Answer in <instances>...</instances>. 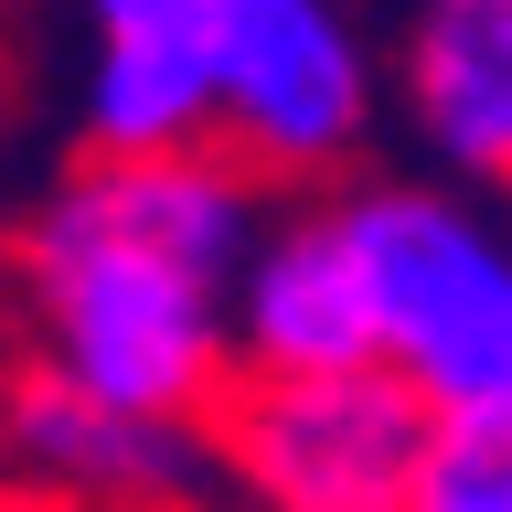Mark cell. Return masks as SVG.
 I'll list each match as a JSON object with an SVG mask.
<instances>
[{
	"label": "cell",
	"instance_id": "6",
	"mask_svg": "<svg viewBox=\"0 0 512 512\" xmlns=\"http://www.w3.org/2000/svg\"><path fill=\"white\" fill-rule=\"evenodd\" d=\"M331 363H374V320L331 203H299L256 224V246L224 278V374H331Z\"/></svg>",
	"mask_w": 512,
	"mask_h": 512
},
{
	"label": "cell",
	"instance_id": "12",
	"mask_svg": "<svg viewBox=\"0 0 512 512\" xmlns=\"http://www.w3.org/2000/svg\"><path fill=\"white\" fill-rule=\"evenodd\" d=\"M0 480H11V459H0Z\"/></svg>",
	"mask_w": 512,
	"mask_h": 512
},
{
	"label": "cell",
	"instance_id": "1",
	"mask_svg": "<svg viewBox=\"0 0 512 512\" xmlns=\"http://www.w3.org/2000/svg\"><path fill=\"white\" fill-rule=\"evenodd\" d=\"M11 352L107 406L203 416L224 384V278L171 256L128 214L118 171L75 150L11 224Z\"/></svg>",
	"mask_w": 512,
	"mask_h": 512
},
{
	"label": "cell",
	"instance_id": "2",
	"mask_svg": "<svg viewBox=\"0 0 512 512\" xmlns=\"http://www.w3.org/2000/svg\"><path fill=\"white\" fill-rule=\"evenodd\" d=\"M331 224L363 278L374 363L438 416H512V246L491 192L416 171V182H331Z\"/></svg>",
	"mask_w": 512,
	"mask_h": 512
},
{
	"label": "cell",
	"instance_id": "7",
	"mask_svg": "<svg viewBox=\"0 0 512 512\" xmlns=\"http://www.w3.org/2000/svg\"><path fill=\"white\" fill-rule=\"evenodd\" d=\"M395 118L427 171L470 192L512 182V0H416L395 43Z\"/></svg>",
	"mask_w": 512,
	"mask_h": 512
},
{
	"label": "cell",
	"instance_id": "10",
	"mask_svg": "<svg viewBox=\"0 0 512 512\" xmlns=\"http://www.w3.org/2000/svg\"><path fill=\"white\" fill-rule=\"evenodd\" d=\"M86 32H150V22H192V0H75Z\"/></svg>",
	"mask_w": 512,
	"mask_h": 512
},
{
	"label": "cell",
	"instance_id": "11",
	"mask_svg": "<svg viewBox=\"0 0 512 512\" xmlns=\"http://www.w3.org/2000/svg\"><path fill=\"white\" fill-rule=\"evenodd\" d=\"M11 224H22V192H11V160H0V352H11Z\"/></svg>",
	"mask_w": 512,
	"mask_h": 512
},
{
	"label": "cell",
	"instance_id": "9",
	"mask_svg": "<svg viewBox=\"0 0 512 512\" xmlns=\"http://www.w3.org/2000/svg\"><path fill=\"white\" fill-rule=\"evenodd\" d=\"M395 512H512V416H438Z\"/></svg>",
	"mask_w": 512,
	"mask_h": 512
},
{
	"label": "cell",
	"instance_id": "8",
	"mask_svg": "<svg viewBox=\"0 0 512 512\" xmlns=\"http://www.w3.org/2000/svg\"><path fill=\"white\" fill-rule=\"evenodd\" d=\"M192 139H214V96H203L192 22L86 32V75H75V150L139 160V150H192Z\"/></svg>",
	"mask_w": 512,
	"mask_h": 512
},
{
	"label": "cell",
	"instance_id": "5",
	"mask_svg": "<svg viewBox=\"0 0 512 512\" xmlns=\"http://www.w3.org/2000/svg\"><path fill=\"white\" fill-rule=\"evenodd\" d=\"M0 459L86 512H203L224 491L203 416L107 406L43 363H11V384H0Z\"/></svg>",
	"mask_w": 512,
	"mask_h": 512
},
{
	"label": "cell",
	"instance_id": "3",
	"mask_svg": "<svg viewBox=\"0 0 512 512\" xmlns=\"http://www.w3.org/2000/svg\"><path fill=\"white\" fill-rule=\"evenodd\" d=\"M192 54L214 150H235L267 192L342 182L384 139V54L352 0H192Z\"/></svg>",
	"mask_w": 512,
	"mask_h": 512
},
{
	"label": "cell",
	"instance_id": "4",
	"mask_svg": "<svg viewBox=\"0 0 512 512\" xmlns=\"http://www.w3.org/2000/svg\"><path fill=\"white\" fill-rule=\"evenodd\" d=\"M438 406L395 363L331 374H224L203 406L214 470L256 512H395Z\"/></svg>",
	"mask_w": 512,
	"mask_h": 512
}]
</instances>
